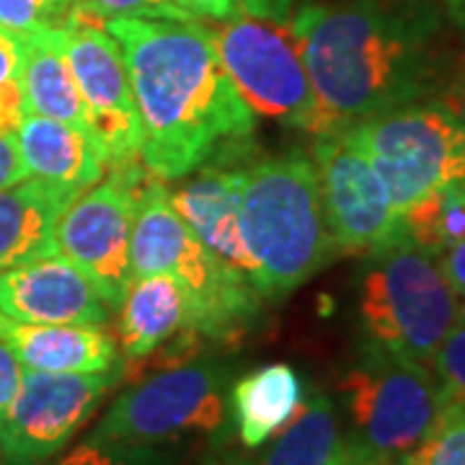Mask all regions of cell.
<instances>
[{
	"label": "cell",
	"instance_id": "obj_13",
	"mask_svg": "<svg viewBox=\"0 0 465 465\" xmlns=\"http://www.w3.org/2000/svg\"><path fill=\"white\" fill-rule=\"evenodd\" d=\"M63 47L88 109L91 137L109 166L140 158L143 122L124 54L106 29H63Z\"/></svg>",
	"mask_w": 465,
	"mask_h": 465
},
{
	"label": "cell",
	"instance_id": "obj_33",
	"mask_svg": "<svg viewBox=\"0 0 465 465\" xmlns=\"http://www.w3.org/2000/svg\"><path fill=\"white\" fill-rule=\"evenodd\" d=\"M179 5L186 8L192 16L217 18V21H228L243 14L241 0H179Z\"/></svg>",
	"mask_w": 465,
	"mask_h": 465
},
{
	"label": "cell",
	"instance_id": "obj_22",
	"mask_svg": "<svg viewBox=\"0 0 465 465\" xmlns=\"http://www.w3.org/2000/svg\"><path fill=\"white\" fill-rule=\"evenodd\" d=\"M21 85L29 114L50 116L91 134L88 109L63 47V29L24 36Z\"/></svg>",
	"mask_w": 465,
	"mask_h": 465
},
{
	"label": "cell",
	"instance_id": "obj_9",
	"mask_svg": "<svg viewBox=\"0 0 465 465\" xmlns=\"http://www.w3.org/2000/svg\"><path fill=\"white\" fill-rule=\"evenodd\" d=\"M166 192L140 158L112 166L109 179L78 194L57 225V249L84 272L109 308H119L133 284L130 243L137 207Z\"/></svg>",
	"mask_w": 465,
	"mask_h": 465
},
{
	"label": "cell",
	"instance_id": "obj_3",
	"mask_svg": "<svg viewBox=\"0 0 465 465\" xmlns=\"http://www.w3.org/2000/svg\"><path fill=\"white\" fill-rule=\"evenodd\" d=\"M241 235L262 298H282L341 256L316 166L305 153L266 155L243 166Z\"/></svg>",
	"mask_w": 465,
	"mask_h": 465
},
{
	"label": "cell",
	"instance_id": "obj_14",
	"mask_svg": "<svg viewBox=\"0 0 465 465\" xmlns=\"http://www.w3.org/2000/svg\"><path fill=\"white\" fill-rule=\"evenodd\" d=\"M243 155L246 145L225 150L207 161L197 168V176L168 192V204L182 217L183 225L200 238L204 249L213 251L220 262H225L256 287V266L241 235L243 166H238V161Z\"/></svg>",
	"mask_w": 465,
	"mask_h": 465
},
{
	"label": "cell",
	"instance_id": "obj_4",
	"mask_svg": "<svg viewBox=\"0 0 465 465\" xmlns=\"http://www.w3.org/2000/svg\"><path fill=\"white\" fill-rule=\"evenodd\" d=\"M357 311L367 347L430 367L448 333L465 318V302L440 259L403 238L370 256Z\"/></svg>",
	"mask_w": 465,
	"mask_h": 465
},
{
	"label": "cell",
	"instance_id": "obj_10",
	"mask_svg": "<svg viewBox=\"0 0 465 465\" xmlns=\"http://www.w3.org/2000/svg\"><path fill=\"white\" fill-rule=\"evenodd\" d=\"M228 370L215 360H189L137 378L116 396L94 440L158 448L183 434L220 432L225 427Z\"/></svg>",
	"mask_w": 465,
	"mask_h": 465
},
{
	"label": "cell",
	"instance_id": "obj_38",
	"mask_svg": "<svg viewBox=\"0 0 465 465\" xmlns=\"http://www.w3.org/2000/svg\"><path fill=\"white\" fill-rule=\"evenodd\" d=\"M460 192H463V197H465V182L460 183Z\"/></svg>",
	"mask_w": 465,
	"mask_h": 465
},
{
	"label": "cell",
	"instance_id": "obj_23",
	"mask_svg": "<svg viewBox=\"0 0 465 465\" xmlns=\"http://www.w3.org/2000/svg\"><path fill=\"white\" fill-rule=\"evenodd\" d=\"M401 225L414 246L434 256L465 241V197L460 186L440 189L411 204L401 215Z\"/></svg>",
	"mask_w": 465,
	"mask_h": 465
},
{
	"label": "cell",
	"instance_id": "obj_35",
	"mask_svg": "<svg viewBox=\"0 0 465 465\" xmlns=\"http://www.w3.org/2000/svg\"><path fill=\"white\" fill-rule=\"evenodd\" d=\"M292 3L295 0H241L243 14L269 18V21H282V24H287L292 16Z\"/></svg>",
	"mask_w": 465,
	"mask_h": 465
},
{
	"label": "cell",
	"instance_id": "obj_17",
	"mask_svg": "<svg viewBox=\"0 0 465 465\" xmlns=\"http://www.w3.org/2000/svg\"><path fill=\"white\" fill-rule=\"evenodd\" d=\"M78 194L36 176L0 189V272L60 253L57 225Z\"/></svg>",
	"mask_w": 465,
	"mask_h": 465
},
{
	"label": "cell",
	"instance_id": "obj_1",
	"mask_svg": "<svg viewBox=\"0 0 465 465\" xmlns=\"http://www.w3.org/2000/svg\"><path fill=\"white\" fill-rule=\"evenodd\" d=\"M290 26L331 133L434 99L448 81L445 14L432 0L305 3Z\"/></svg>",
	"mask_w": 465,
	"mask_h": 465
},
{
	"label": "cell",
	"instance_id": "obj_18",
	"mask_svg": "<svg viewBox=\"0 0 465 465\" xmlns=\"http://www.w3.org/2000/svg\"><path fill=\"white\" fill-rule=\"evenodd\" d=\"M16 145L29 176L63 183L75 192L94 186L106 168L91 134L50 116L26 114L16 133Z\"/></svg>",
	"mask_w": 465,
	"mask_h": 465
},
{
	"label": "cell",
	"instance_id": "obj_11",
	"mask_svg": "<svg viewBox=\"0 0 465 465\" xmlns=\"http://www.w3.org/2000/svg\"><path fill=\"white\" fill-rule=\"evenodd\" d=\"M119 381L122 365L106 372L24 370L16 399L0 421V465L47 463L84 430Z\"/></svg>",
	"mask_w": 465,
	"mask_h": 465
},
{
	"label": "cell",
	"instance_id": "obj_37",
	"mask_svg": "<svg viewBox=\"0 0 465 465\" xmlns=\"http://www.w3.org/2000/svg\"><path fill=\"white\" fill-rule=\"evenodd\" d=\"M357 465H411V455H396V458H378V460H367Z\"/></svg>",
	"mask_w": 465,
	"mask_h": 465
},
{
	"label": "cell",
	"instance_id": "obj_29",
	"mask_svg": "<svg viewBox=\"0 0 465 465\" xmlns=\"http://www.w3.org/2000/svg\"><path fill=\"white\" fill-rule=\"evenodd\" d=\"M434 99L465 127V54L458 60V65L450 67L448 81L442 84Z\"/></svg>",
	"mask_w": 465,
	"mask_h": 465
},
{
	"label": "cell",
	"instance_id": "obj_16",
	"mask_svg": "<svg viewBox=\"0 0 465 465\" xmlns=\"http://www.w3.org/2000/svg\"><path fill=\"white\" fill-rule=\"evenodd\" d=\"M0 341L24 370L106 372L122 365L114 336L94 323H26L0 313Z\"/></svg>",
	"mask_w": 465,
	"mask_h": 465
},
{
	"label": "cell",
	"instance_id": "obj_21",
	"mask_svg": "<svg viewBox=\"0 0 465 465\" xmlns=\"http://www.w3.org/2000/svg\"><path fill=\"white\" fill-rule=\"evenodd\" d=\"M202 465H347L344 430L333 401L318 391L262 455H210Z\"/></svg>",
	"mask_w": 465,
	"mask_h": 465
},
{
	"label": "cell",
	"instance_id": "obj_6",
	"mask_svg": "<svg viewBox=\"0 0 465 465\" xmlns=\"http://www.w3.org/2000/svg\"><path fill=\"white\" fill-rule=\"evenodd\" d=\"M347 409V465L409 455L432 432L445 409L442 391L427 365L367 347L339 381Z\"/></svg>",
	"mask_w": 465,
	"mask_h": 465
},
{
	"label": "cell",
	"instance_id": "obj_7",
	"mask_svg": "<svg viewBox=\"0 0 465 465\" xmlns=\"http://www.w3.org/2000/svg\"><path fill=\"white\" fill-rule=\"evenodd\" d=\"M347 133L365 150L399 217L419 200L465 182V127L437 99L367 116Z\"/></svg>",
	"mask_w": 465,
	"mask_h": 465
},
{
	"label": "cell",
	"instance_id": "obj_2",
	"mask_svg": "<svg viewBox=\"0 0 465 465\" xmlns=\"http://www.w3.org/2000/svg\"><path fill=\"white\" fill-rule=\"evenodd\" d=\"M140 122V161L163 182L183 179L220 153L249 145L256 114L220 63L202 18L112 16Z\"/></svg>",
	"mask_w": 465,
	"mask_h": 465
},
{
	"label": "cell",
	"instance_id": "obj_8",
	"mask_svg": "<svg viewBox=\"0 0 465 465\" xmlns=\"http://www.w3.org/2000/svg\"><path fill=\"white\" fill-rule=\"evenodd\" d=\"M210 32L220 63L253 114L280 119L316 137L331 134L290 24L235 16Z\"/></svg>",
	"mask_w": 465,
	"mask_h": 465
},
{
	"label": "cell",
	"instance_id": "obj_28",
	"mask_svg": "<svg viewBox=\"0 0 465 465\" xmlns=\"http://www.w3.org/2000/svg\"><path fill=\"white\" fill-rule=\"evenodd\" d=\"M109 16H143V18H197L179 0H94Z\"/></svg>",
	"mask_w": 465,
	"mask_h": 465
},
{
	"label": "cell",
	"instance_id": "obj_24",
	"mask_svg": "<svg viewBox=\"0 0 465 465\" xmlns=\"http://www.w3.org/2000/svg\"><path fill=\"white\" fill-rule=\"evenodd\" d=\"M409 455L411 465H465V411L445 406L432 432Z\"/></svg>",
	"mask_w": 465,
	"mask_h": 465
},
{
	"label": "cell",
	"instance_id": "obj_36",
	"mask_svg": "<svg viewBox=\"0 0 465 465\" xmlns=\"http://www.w3.org/2000/svg\"><path fill=\"white\" fill-rule=\"evenodd\" d=\"M442 14L458 32L465 34V0H442Z\"/></svg>",
	"mask_w": 465,
	"mask_h": 465
},
{
	"label": "cell",
	"instance_id": "obj_34",
	"mask_svg": "<svg viewBox=\"0 0 465 465\" xmlns=\"http://www.w3.org/2000/svg\"><path fill=\"white\" fill-rule=\"evenodd\" d=\"M437 259H440V264H442V272L448 274L450 284L455 287V292H458L460 300L465 302V241L455 243L452 249L442 251Z\"/></svg>",
	"mask_w": 465,
	"mask_h": 465
},
{
	"label": "cell",
	"instance_id": "obj_32",
	"mask_svg": "<svg viewBox=\"0 0 465 465\" xmlns=\"http://www.w3.org/2000/svg\"><path fill=\"white\" fill-rule=\"evenodd\" d=\"M29 179V171L21 161L16 134H0V189Z\"/></svg>",
	"mask_w": 465,
	"mask_h": 465
},
{
	"label": "cell",
	"instance_id": "obj_27",
	"mask_svg": "<svg viewBox=\"0 0 465 465\" xmlns=\"http://www.w3.org/2000/svg\"><path fill=\"white\" fill-rule=\"evenodd\" d=\"M430 370L442 391L445 406L465 411V318L437 349Z\"/></svg>",
	"mask_w": 465,
	"mask_h": 465
},
{
	"label": "cell",
	"instance_id": "obj_26",
	"mask_svg": "<svg viewBox=\"0 0 465 465\" xmlns=\"http://www.w3.org/2000/svg\"><path fill=\"white\" fill-rule=\"evenodd\" d=\"M47 465H168V455H163L158 448L122 445V442H112V440L88 437L85 442L75 445L60 460Z\"/></svg>",
	"mask_w": 465,
	"mask_h": 465
},
{
	"label": "cell",
	"instance_id": "obj_15",
	"mask_svg": "<svg viewBox=\"0 0 465 465\" xmlns=\"http://www.w3.org/2000/svg\"><path fill=\"white\" fill-rule=\"evenodd\" d=\"M0 313L26 323L104 326L109 305L67 256L52 253L0 272Z\"/></svg>",
	"mask_w": 465,
	"mask_h": 465
},
{
	"label": "cell",
	"instance_id": "obj_31",
	"mask_svg": "<svg viewBox=\"0 0 465 465\" xmlns=\"http://www.w3.org/2000/svg\"><path fill=\"white\" fill-rule=\"evenodd\" d=\"M24 65V36L0 26V85L21 81Z\"/></svg>",
	"mask_w": 465,
	"mask_h": 465
},
{
	"label": "cell",
	"instance_id": "obj_12",
	"mask_svg": "<svg viewBox=\"0 0 465 465\" xmlns=\"http://www.w3.org/2000/svg\"><path fill=\"white\" fill-rule=\"evenodd\" d=\"M311 161L326 220L341 253L372 256L406 238L381 176L347 130L316 137Z\"/></svg>",
	"mask_w": 465,
	"mask_h": 465
},
{
	"label": "cell",
	"instance_id": "obj_19",
	"mask_svg": "<svg viewBox=\"0 0 465 465\" xmlns=\"http://www.w3.org/2000/svg\"><path fill=\"white\" fill-rule=\"evenodd\" d=\"M116 336L124 362L145 360L183 329H192V302L171 274L137 277L122 300Z\"/></svg>",
	"mask_w": 465,
	"mask_h": 465
},
{
	"label": "cell",
	"instance_id": "obj_30",
	"mask_svg": "<svg viewBox=\"0 0 465 465\" xmlns=\"http://www.w3.org/2000/svg\"><path fill=\"white\" fill-rule=\"evenodd\" d=\"M21 378H24V365L18 362L8 344L0 341V421L8 411V406L16 399Z\"/></svg>",
	"mask_w": 465,
	"mask_h": 465
},
{
	"label": "cell",
	"instance_id": "obj_25",
	"mask_svg": "<svg viewBox=\"0 0 465 465\" xmlns=\"http://www.w3.org/2000/svg\"><path fill=\"white\" fill-rule=\"evenodd\" d=\"M73 3L75 0H0V26L21 36L65 29Z\"/></svg>",
	"mask_w": 465,
	"mask_h": 465
},
{
	"label": "cell",
	"instance_id": "obj_20",
	"mask_svg": "<svg viewBox=\"0 0 465 465\" xmlns=\"http://www.w3.org/2000/svg\"><path fill=\"white\" fill-rule=\"evenodd\" d=\"M305 403L295 367L274 362L243 375L231 388L235 432L246 450H262L300 414Z\"/></svg>",
	"mask_w": 465,
	"mask_h": 465
},
{
	"label": "cell",
	"instance_id": "obj_5",
	"mask_svg": "<svg viewBox=\"0 0 465 465\" xmlns=\"http://www.w3.org/2000/svg\"><path fill=\"white\" fill-rule=\"evenodd\" d=\"M130 262L133 280L148 274L179 280L192 302V329L204 341H232L259 313V290L202 246L168 204V192L137 207Z\"/></svg>",
	"mask_w": 465,
	"mask_h": 465
}]
</instances>
